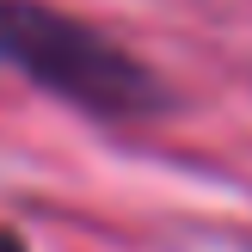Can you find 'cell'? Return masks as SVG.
Returning <instances> with one entry per match:
<instances>
[{
    "label": "cell",
    "mask_w": 252,
    "mask_h": 252,
    "mask_svg": "<svg viewBox=\"0 0 252 252\" xmlns=\"http://www.w3.org/2000/svg\"><path fill=\"white\" fill-rule=\"evenodd\" d=\"M0 68L98 123H142L172 105V86L135 49L49 0H0Z\"/></svg>",
    "instance_id": "6da1fadb"
},
{
    "label": "cell",
    "mask_w": 252,
    "mask_h": 252,
    "mask_svg": "<svg viewBox=\"0 0 252 252\" xmlns=\"http://www.w3.org/2000/svg\"><path fill=\"white\" fill-rule=\"evenodd\" d=\"M0 252H25V240H19L12 228H0Z\"/></svg>",
    "instance_id": "7a4b0ae2"
}]
</instances>
